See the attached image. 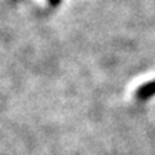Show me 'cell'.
<instances>
[{"instance_id":"1","label":"cell","mask_w":155,"mask_h":155,"mask_svg":"<svg viewBox=\"0 0 155 155\" xmlns=\"http://www.w3.org/2000/svg\"><path fill=\"white\" fill-rule=\"evenodd\" d=\"M154 96H155V79L142 83V85L135 91V98L138 101H141V102L150 101L151 98H154Z\"/></svg>"},{"instance_id":"2","label":"cell","mask_w":155,"mask_h":155,"mask_svg":"<svg viewBox=\"0 0 155 155\" xmlns=\"http://www.w3.org/2000/svg\"><path fill=\"white\" fill-rule=\"evenodd\" d=\"M48 2H49V5H50V6H53V7H56V6H59V5H61V2H62V0H48Z\"/></svg>"}]
</instances>
